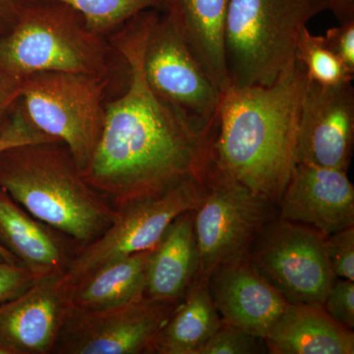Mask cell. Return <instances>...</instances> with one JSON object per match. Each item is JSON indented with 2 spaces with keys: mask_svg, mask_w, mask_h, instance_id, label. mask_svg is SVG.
<instances>
[{
  "mask_svg": "<svg viewBox=\"0 0 354 354\" xmlns=\"http://www.w3.org/2000/svg\"><path fill=\"white\" fill-rule=\"evenodd\" d=\"M325 239L314 228L277 216L260 230L247 257L288 304L323 305L337 279Z\"/></svg>",
  "mask_w": 354,
  "mask_h": 354,
  "instance_id": "9c48e42d",
  "label": "cell"
},
{
  "mask_svg": "<svg viewBox=\"0 0 354 354\" xmlns=\"http://www.w3.org/2000/svg\"><path fill=\"white\" fill-rule=\"evenodd\" d=\"M57 143L13 149L0 184L34 218L90 243L113 225L118 211L86 183L68 150Z\"/></svg>",
  "mask_w": 354,
  "mask_h": 354,
  "instance_id": "3957f363",
  "label": "cell"
},
{
  "mask_svg": "<svg viewBox=\"0 0 354 354\" xmlns=\"http://www.w3.org/2000/svg\"><path fill=\"white\" fill-rule=\"evenodd\" d=\"M0 236L37 279L60 276L64 254L48 230L0 194Z\"/></svg>",
  "mask_w": 354,
  "mask_h": 354,
  "instance_id": "44dd1931",
  "label": "cell"
},
{
  "mask_svg": "<svg viewBox=\"0 0 354 354\" xmlns=\"http://www.w3.org/2000/svg\"><path fill=\"white\" fill-rule=\"evenodd\" d=\"M221 323L207 279L197 274L183 304H178L156 337L153 353L198 354Z\"/></svg>",
  "mask_w": 354,
  "mask_h": 354,
  "instance_id": "ffe728a7",
  "label": "cell"
},
{
  "mask_svg": "<svg viewBox=\"0 0 354 354\" xmlns=\"http://www.w3.org/2000/svg\"><path fill=\"white\" fill-rule=\"evenodd\" d=\"M51 142L57 141L35 127L20 106L16 109L8 124L0 132V156L20 147Z\"/></svg>",
  "mask_w": 354,
  "mask_h": 354,
  "instance_id": "d4e9b609",
  "label": "cell"
},
{
  "mask_svg": "<svg viewBox=\"0 0 354 354\" xmlns=\"http://www.w3.org/2000/svg\"><path fill=\"white\" fill-rule=\"evenodd\" d=\"M327 0H230L225 27L230 86H269L297 64L300 34Z\"/></svg>",
  "mask_w": 354,
  "mask_h": 354,
  "instance_id": "277c9868",
  "label": "cell"
},
{
  "mask_svg": "<svg viewBox=\"0 0 354 354\" xmlns=\"http://www.w3.org/2000/svg\"><path fill=\"white\" fill-rule=\"evenodd\" d=\"M269 353L264 339L225 322L200 348L198 354Z\"/></svg>",
  "mask_w": 354,
  "mask_h": 354,
  "instance_id": "cb8c5ba5",
  "label": "cell"
},
{
  "mask_svg": "<svg viewBox=\"0 0 354 354\" xmlns=\"http://www.w3.org/2000/svg\"><path fill=\"white\" fill-rule=\"evenodd\" d=\"M152 250L109 262L66 288V306L80 311H101L139 301L145 297Z\"/></svg>",
  "mask_w": 354,
  "mask_h": 354,
  "instance_id": "d6986e66",
  "label": "cell"
},
{
  "mask_svg": "<svg viewBox=\"0 0 354 354\" xmlns=\"http://www.w3.org/2000/svg\"><path fill=\"white\" fill-rule=\"evenodd\" d=\"M325 245L335 278L354 281V227L328 235Z\"/></svg>",
  "mask_w": 354,
  "mask_h": 354,
  "instance_id": "484cf974",
  "label": "cell"
},
{
  "mask_svg": "<svg viewBox=\"0 0 354 354\" xmlns=\"http://www.w3.org/2000/svg\"><path fill=\"white\" fill-rule=\"evenodd\" d=\"M194 216L195 211L179 216L153 249L146 297L178 301L194 281L199 270Z\"/></svg>",
  "mask_w": 354,
  "mask_h": 354,
  "instance_id": "ac0fdd59",
  "label": "cell"
},
{
  "mask_svg": "<svg viewBox=\"0 0 354 354\" xmlns=\"http://www.w3.org/2000/svg\"><path fill=\"white\" fill-rule=\"evenodd\" d=\"M0 257H1L4 261H6L7 263L13 264L14 258L12 253H11L8 249L4 248V247L1 245H0Z\"/></svg>",
  "mask_w": 354,
  "mask_h": 354,
  "instance_id": "d6a6232c",
  "label": "cell"
},
{
  "mask_svg": "<svg viewBox=\"0 0 354 354\" xmlns=\"http://www.w3.org/2000/svg\"><path fill=\"white\" fill-rule=\"evenodd\" d=\"M178 301L144 297L139 301L101 310L80 311L66 306L64 353L137 354L153 353L160 330L171 318Z\"/></svg>",
  "mask_w": 354,
  "mask_h": 354,
  "instance_id": "8fae6325",
  "label": "cell"
},
{
  "mask_svg": "<svg viewBox=\"0 0 354 354\" xmlns=\"http://www.w3.org/2000/svg\"><path fill=\"white\" fill-rule=\"evenodd\" d=\"M153 12L128 21L113 39L127 65V87L104 104L101 136L82 172L86 183L116 209L204 174L212 158L214 131L195 127L147 83L143 50Z\"/></svg>",
  "mask_w": 354,
  "mask_h": 354,
  "instance_id": "6da1fadb",
  "label": "cell"
},
{
  "mask_svg": "<svg viewBox=\"0 0 354 354\" xmlns=\"http://www.w3.org/2000/svg\"><path fill=\"white\" fill-rule=\"evenodd\" d=\"M353 145V86H322L306 78L298 123L297 164L348 171Z\"/></svg>",
  "mask_w": 354,
  "mask_h": 354,
  "instance_id": "7c38bea8",
  "label": "cell"
},
{
  "mask_svg": "<svg viewBox=\"0 0 354 354\" xmlns=\"http://www.w3.org/2000/svg\"><path fill=\"white\" fill-rule=\"evenodd\" d=\"M23 0H0V22L10 21Z\"/></svg>",
  "mask_w": 354,
  "mask_h": 354,
  "instance_id": "1f68e13d",
  "label": "cell"
},
{
  "mask_svg": "<svg viewBox=\"0 0 354 354\" xmlns=\"http://www.w3.org/2000/svg\"><path fill=\"white\" fill-rule=\"evenodd\" d=\"M324 39L328 48L354 73V19L330 28Z\"/></svg>",
  "mask_w": 354,
  "mask_h": 354,
  "instance_id": "f1b7e54d",
  "label": "cell"
},
{
  "mask_svg": "<svg viewBox=\"0 0 354 354\" xmlns=\"http://www.w3.org/2000/svg\"><path fill=\"white\" fill-rule=\"evenodd\" d=\"M37 279L28 269L10 263L0 264V304L22 295Z\"/></svg>",
  "mask_w": 354,
  "mask_h": 354,
  "instance_id": "83f0119b",
  "label": "cell"
},
{
  "mask_svg": "<svg viewBox=\"0 0 354 354\" xmlns=\"http://www.w3.org/2000/svg\"><path fill=\"white\" fill-rule=\"evenodd\" d=\"M279 218L324 236L354 227V187L348 171L297 164L278 204Z\"/></svg>",
  "mask_w": 354,
  "mask_h": 354,
  "instance_id": "4fadbf2b",
  "label": "cell"
},
{
  "mask_svg": "<svg viewBox=\"0 0 354 354\" xmlns=\"http://www.w3.org/2000/svg\"><path fill=\"white\" fill-rule=\"evenodd\" d=\"M295 57L311 82L337 86L353 80V72L328 48L324 36L311 34L308 28H305L298 38Z\"/></svg>",
  "mask_w": 354,
  "mask_h": 354,
  "instance_id": "603a6c76",
  "label": "cell"
},
{
  "mask_svg": "<svg viewBox=\"0 0 354 354\" xmlns=\"http://www.w3.org/2000/svg\"><path fill=\"white\" fill-rule=\"evenodd\" d=\"M230 0H165V16L207 75L223 92L230 86L225 27Z\"/></svg>",
  "mask_w": 354,
  "mask_h": 354,
  "instance_id": "2e32d148",
  "label": "cell"
},
{
  "mask_svg": "<svg viewBox=\"0 0 354 354\" xmlns=\"http://www.w3.org/2000/svg\"><path fill=\"white\" fill-rule=\"evenodd\" d=\"M147 83L203 131L213 132L221 92L164 15L153 12L143 50Z\"/></svg>",
  "mask_w": 354,
  "mask_h": 354,
  "instance_id": "30bf717a",
  "label": "cell"
},
{
  "mask_svg": "<svg viewBox=\"0 0 354 354\" xmlns=\"http://www.w3.org/2000/svg\"><path fill=\"white\" fill-rule=\"evenodd\" d=\"M23 77L0 69V120L20 99Z\"/></svg>",
  "mask_w": 354,
  "mask_h": 354,
  "instance_id": "f546056e",
  "label": "cell"
},
{
  "mask_svg": "<svg viewBox=\"0 0 354 354\" xmlns=\"http://www.w3.org/2000/svg\"><path fill=\"white\" fill-rule=\"evenodd\" d=\"M106 82L108 78L68 72L23 77L20 99L28 120L46 136L65 144L81 172L101 136Z\"/></svg>",
  "mask_w": 354,
  "mask_h": 354,
  "instance_id": "8992f818",
  "label": "cell"
},
{
  "mask_svg": "<svg viewBox=\"0 0 354 354\" xmlns=\"http://www.w3.org/2000/svg\"><path fill=\"white\" fill-rule=\"evenodd\" d=\"M207 283L223 322L261 339L268 337L288 304L247 256L216 267Z\"/></svg>",
  "mask_w": 354,
  "mask_h": 354,
  "instance_id": "5bb4252c",
  "label": "cell"
},
{
  "mask_svg": "<svg viewBox=\"0 0 354 354\" xmlns=\"http://www.w3.org/2000/svg\"><path fill=\"white\" fill-rule=\"evenodd\" d=\"M0 39V69L25 77L68 72L108 78V51L76 11L59 2L23 0Z\"/></svg>",
  "mask_w": 354,
  "mask_h": 354,
  "instance_id": "5b68a950",
  "label": "cell"
},
{
  "mask_svg": "<svg viewBox=\"0 0 354 354\" xmlns=\"http://www.w3.org/2000/svg\"><path fill=\"white\" fill-rule=\"evenodd\" d=\"M66 309L58 276L44 277L0 306V348L8 354L44 353L59 334Z\"/></svg>",
  "mask_w": 354,
  "mask_h": 354,
  "instance_id": "9a60e30c",
  "label": "cell"
},
{
  "mask_svg": "<svg viewBox=\"0 0 354 354\" xmlns=\"http://www.w3.org/2000/svg\"><path fill=\"white\" fill-rule=\"evenodd\" d=\"M206 192L195 209L199 276L246 257L260 230L277 218V206L228 176L214 160L205 176Z\"/></svg>",
  "mask_w": 354,
  "mask_h": 354,
  "instance_id": "ba28073f",
  "label": "cell"
},
{
  "mask_svg": "<svg viewBox=\"0 0 354 354\" xmlns=\"http://www.w3.org/2000/svg\"><path fill=\"white\" fill-rule=\"evenodd\" d=\"M306 74L297 62L269 86L221 92L211 157L216 167L278 206L297 165Z\"/></svg>",
  "mask_w": 354,
  "mask_h": 354,
  "instance_id": "7a4b0ae2",
  "label": "cell"
},
{
  "mask_svg": "<svg viewBox=\"0 0 354 354\" xmlns=\"http://www.w3.org/2000/svg\"><path fill=\"white\" fill-rule=\"evenodd\" d=\"M0 354H8L4 349L0 348Z\"/></svg>",
  "mask_w": 354,
  "mask_h": 354,
  "instance_id": "836d02e7",
  "label": "cell"
},
{
  "mask_svg": "<svg viewBox=\"0 0 354 354\" xmlns=\"http://www.w3.org/2000/svg\"><path fill=\"white\" fill-rule=\"evenodd\" d=\"M272 354H353L354 335L321 304H288L265 339Z\"/></svg>",
  "mask_w": 354,
  "mask_h": 354,
  "instance_id": "e0dca14e",
  "label": "cell"
},
{
  "mask_svg": "<svg viewBox=\"0 0 354 354\" xmlns=\"http://www.w3.org/2000/svg\"><path fill=\"white\" fill-rule=\"evenodd\" d=\"M323 308L335 322L349 330L354 328V281L335 279L330 286Z\"/></svg>",
  "mask_w": 354,
  "mask_h": 354,
  "instance_id": "4316f807",
  "label": "cell"
},
{
  "mask_svg": "<svg viewBox=\"0 0 354 354\" xmlns=\"http://www.w3.org/2000/svg\"><path fill=\"white\" fill-rule=\"evenodd\" d=\"M328 10L332 11L339 22L354 19V0H327Z\"/></svg>",
  "mask_w": 354,
  "mask_h": 354,
  "instance_id": "4dcf8cb0",
  "label": "cell"
},
{
  "mask_svg": "<svg viewBox=\"0 0 354 354\" xmlns=\"http://www.w3.org/2000/svg\"><path fill=\"white\" fill-rule=\"evenodd\" d=\"M76 11L91 31L102 35L127 24L140 13L162 8L165 0H46Z\"/></svg>",
  "mask_w": 354,
  "mask_h": 354,
  "instance_id": "7402d4cb",
  "label": "cell"
},
{
  "mask_svg": "<svg viewBox=\"0 0 354 354\" xmlns=\"http://www.w3.org/2000/svg\"><path fill=\"white\" fill-rule=\"evenodd\" d=\"M205 174L186 177L162 192L116 209L113 225L88 243L58 276L59 286L66 290L109 262L155 248L172 221L201 204L206 192Z\"/></svg>",
  "mask_w": 354,
  "mask_h": 354,
  "instance_id": "52a82bcc",
  "label": "cell"
}]
</instances>
